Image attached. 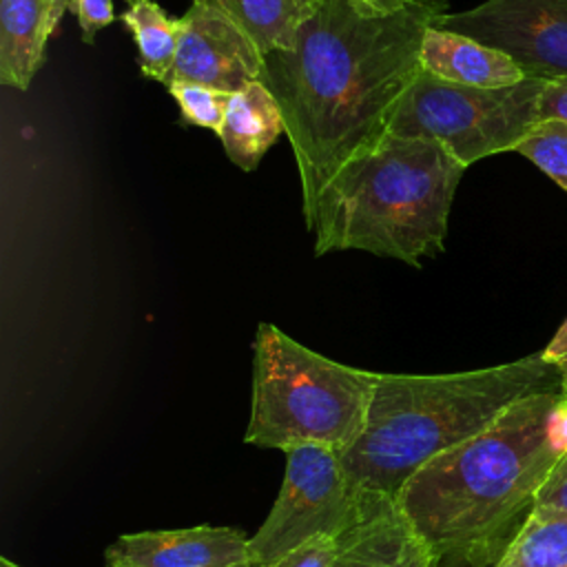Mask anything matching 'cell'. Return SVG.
<instances>
[{
  "label": "cell",
  "mask_w": 567,
  "mask_h": 567,
  "mask_svg": "<svg viewBox=\"0 0 567 567\" xmlns=\"http://www.w3.org/2000/svg\"><path fill=\"white\" fill-rule=\"evenodd\" d=\"M244 567H248V565H244Z\"/></svg>",
  "instance_id": "f1b7e54d"
},
{
  "label": "cell",
  "mask_w": 567,
  "mask_h": 567,
  "mask_svg": "<svg viewBox=\"0 0 567 567\" xmlns=\"http://www.w3.org/2000/svg\"><path fill=\"white\" fill-rule=\"evenodd\" d=\"M567 514V454L549 474L547 483L540 487L532 514L527 518H554Z\"/></svg>",
  "instance_id": "ffe728a7"
},
{
  "label": "cell",
  "mask_w": 567,
  "mask_h": 567,
  "mask_svg": "<svg viewBox=\"0 0 567 567\" xmlns=\"http://www.w3.org/2000/svg\"><path fill=\"white\" fill-rule=\"evenodd\" d=\"M377 374L328 359L264 321L252 341L244 441L281 452L323 445L343 454L365 430Z\"/></svg>",
  "instance_id": "5b68a950"
},
{
  "label": "cell",
  "mask_w": 567,
  "mask_h": 567,
  "mask_svg": "<svg viewBox=\"0 0 567 567\" xmlns=\"http://www.w3.org/2000/svg\"><path fill=\"white\" fill-rule=\"evenodd\" d=\"M545 84L523 80L501 89H476L439 80L421 69L392 115L390 133L434 140L470 166L516 151L540 122Z\"/></svg>",
  "instance_id": "8992f818"
},
{
  "label": "cell",
  "mask_w": 567,
  "mask_h": 567,
  "mask_svg": "<svg viewBox=\"0 0 567 567\" xmlns=\"http://www.w3.org/2000/svg\"><path fill=\"white\" fill-rule=\"evenodd\" d=\"M408 2L410 0H357V4L370 13H394L401 7H405Z\"/></svg>",
  "instance_id": "d4e9b609"
},
{
  "label": "cell",
  "mask_w": 567,
  "mask_h": 567,
  "mask_svg": "<svg viewBox=\"0 0 567 567\" xmlns=\"http://www.w3.org/2000/svg\"><path fill=\"white\" fill-rule=\"evenodd\" d=\"M106 567H244L248 538L235 527L197 525L122 534L104 551Z\"/></svg>",
  "instance_id": "30bf717a"
},
{
  "label": "cell",
  "mask_w": 567,
  "mask_h": 567,
  "mask_svg": "<svg viewBox=\"0 0 567 567\" xmlns=\"http://www.w3.org/2000/svg\"><path fill=\"white\" fill-rule=\"evenodd\" d=\"M281 133H286L281 106L261 80L230 93L217 135L235 166L255 171Z\"/></svg>",
  "instance_id": "5bb4252c"
},
{
  "label": "cell",
  "mask_w": 567,
  "mask_h": 567,
  "mask_svg": "<svg viewBox=\"0 0 567 567\" xmlns=\"http://www.w3.org/2000/svg\"><path fill=\"white\" fill-rule=\"evenodd\" d=\"M168 93L177 102L184 124L208 128L215 133L221 128L230 93H221L210 86L193 84V82L171 84Z\"/></svg>",
  "instance_id": "d6986e66"
},
{
  "label": "cell",
  "mask_w": 567,
  "mask_h": 567,
  "mask_svg": "<svg viewBox=\"0 0 567 567\" xmlns=\"http://www.w3.org/2000/svg\"><path fill=\"white\" fill-rule=\"evenodd\" d=\"M516 153L527 157L563 190H567V122H538L516 146Z\"/></svg>",
  "instance_id": "ac0fdd59"
},
{
  "label": "cell",
  "mask_w": 567,
  "mask_h": 567,
  "mask_svg": "<svg viewBox=\"0 0 567 567\" xmlns=\"http://www.w3.org/2000/svg\"><path fill=\"white\" fill-rule=\"evenodd\" d=\"M543 357H545V361H549L556 368L558 379H560V390L558 392L567 399V319L556 330L551 341L545 346Z\"/></svg>",
  "instance_id": "cb8c5ba5"
},
{
  "label": "cell",
  "mask_w": 567,
  "mask_h": 567,
  "mask_svg": "<svg viewBox=\"0 0 567 567\" xmlns=\"http://www.w3.org/2000/svg\"><path fill=\"white\" fill-rule=\"evenodd\" d=\"M0 567H22V565H18V563H13L11 558L2 556V558H0Z\"/></svg>",
  "instance_id": "484cf974"
},
{
  "label": "cell",
  "mask_w": 567,
  "mask_h": 567,
  "mask_svg": "<svg viewBox=\"0 0 567 567\" xmlns=\"http://www.w3.org/2000/svg\"><path fill=\"white\" fill-rule=\"evenodd\" d=\"M69 11L78 18L82 40L86 44L95 42V33L115 22V11L111 0H71Z\"/></svg>",
  "instance_id": "7402d4cb"
},
{
  "label": "cell",
  "mask_w": 567,
  "mask_h": 567,
  "mask_svg": "<svg viewBox=\"0 0 567 567\" xmlns=\"http://www.w3.org/2000/svg\"><path fill=\"white\" fill-rule=\"evenodd\" d=\"M432 27L507 53L527 80L567 78V0H485L441 13Z\"/></svg>",
  "instance_id": "ba28073f"
},
{
  "label": "cell",
  "mask_w": 567,
  "mask_h": 567,
  "mask_svg": "<svg viewBox=\"0 0 567 567\" xmlns=\"http://www.w3.org/2000/svg\"><path fill=\"white\" fill-rule=\"evenodd\" d=\"M266 53L290 49L321 0H215Z\"/></svg>",
  "instance_id": "9a60e30c"
},
{
  "label": "cell",
  "mask_w": 567,
  "mask_h": 567,
  "mask_svg": "<svg viewBox=\"0 0 567 567\" xmlns=\"http://www.w3.org/2000/svg\"><path fill=\"white\" fill-rule=\"evenodd\" d=\"M494 567H567V514L527 518Z\"/></svg>",
  "instance_id": "e0dca14e"
},
{
  "label": "cell",
  "mask_w": 567,
  "mask_h": 567,
  "mask_svg": "<svg viewBox=\"0 0 567 567\" xmlns=\"http://www.w3.org/2000/svg\"><path fill=\"white\" fill-rule=\"evenodd\" d=\"M445 11V0H410L394 13L321 0L290 49L264 55L261 82L284 113L303 219L328 182L390 133L421 71L423 35Z\"/></svg>",
  "instance_id": "6da1fadb"
},
{
  "label": "cell",
  "mask_w": 567,
  "mask_h": 567,
  "mask_svg": "<svg viewBox=\"0 0 567 567\" xmlns=\"http://www.w3.org/2000/svg\"><path fill=\"white\" fill-rule=\"evenodd\" d=\"M543 120L567 122V78L545 84L540 95V122Z\"/></svg>",
  "instance_id": "603a6c76"
},
{
  "label": "cell",
  "mask_w": 567,
  "mask_h": 567,
  "mask_svg": "<svg viewBox=\"0 0 567 567\" xmlns=\"http://www.w3.org/2000/svg\"><path fill=\"white\" fill-rule=\"evenodd\" d=\"M286 454L279 494L248 538V567H268L319 536H341L365 509L341 463V452L323 445H301Z\"/></svg>",
  "instance_id": "52a82bcc"
},
{
  "label": "cell",
  "mask_w": 567,
  "mask_h": 567,
  "mask_svg": "<svg viewBox=\"0 0 567 567\" xmlns=\"http://www.w3.org/2000/svg\"><path fill=\"white\" fill-rule=\"evenodd\" d=\"M560 390L543 352L465 372H379L368 423L341 454L361 496L394 501L401 485L441 452L489 427L520 399Z\"/></svg>",
  "instance_id": "3957f363"
},
{
  "label": "cell",
  "mask_w": 567,
  "mask_h": 567,
  "mask_svg": "<svg viewBox=\"0 0 567 567\" xmlns=\"http://www.w3.org/2000/svg\"><path fill=\"white\" fill-rule=\"evenodd\" d=\"M179 22L175 60L162 82L166 89L193 82L235 93L261 80L264 51L215 0H190Z\"/></svg>",
  "instance_id": "9c48e42d"
},
{
  "label": "cell",
  "mask_w": 567,
  "mask_h": 567,
  "mask_svg": "<svg viewBox=\"0 0 567 567\" xmlns=\"http://www.w3.org/2000/svg\"><path fill=\"white\" fill-rule=\"evenodd\" d=\"M66 9L49 0H0V82L29 89Z\"/></svg>",
  "instance_id": "4fadbf2b"
},
{
  "label": "cell",
  "mask_w": 567,
  "mask_h": 567,
  "mask_svg": "<svg viewBox=\"0 0 567 567\" xmlns=\"http://www.w3.org/2000/svg\"><path fill=\"white\" fill-rule=\"evenodd\" d=\"M421 69L439 80L476 89H501L527 80L507 53L439 27H430L423 35Z\"/></svg>",
  "instance_id": "7c38bea8"
},
{
  "label": "cell",
  "mask_w": 567,
  "mask_h": 567,
  "mask_svg": "<svg viewBox=\"0 0 567 567\" xmlns=\"http://www.w3.org/2000/svg\"><path fill=\"white\" fill-rule=\"evenodd\" d=\"M567 454V399L538 392L421 465L394 503L439 567H494Z\"/></svg>",
  "instance_id": "7a4b0ae2"
},
{
  "label": "cell",
  "mask_w": 567,
  "mask_h": 567,
  "mask_svg": "<svg viewBox=\"0 0 567 567\" xmlns=\"http://www.w3.org/2000/svg\"><path fill=\"white\" fill-rule=\"evenodd\" d=\"M339 551L337 536H319L292 549L268 567H332Z\"/></svg>",
  "instance_id": "44dd1931"
},
{
  "label": "cell",
  "mask_w": 567,
  "mask_h": 567,
  "mask_svg": "<svg viewBox=\"0 0 567 567\" xmlns=\"http://www.w3.org/2000/svg\"><path fill=\"white\" fill-rule=\"evenodd\" d=\"M120 20L135 40L140 71L148 80L164 82L179 42V18H171L155 0H126Z\"/></svg>",
  "instance_id": "2e32d148"
},
{
  "label": "cell",
  "mask_w": 567,
  "mask_h": 567,
  "mask_svg": "<svg viewBox=\"0 0 567 567\" xmlns=\"http://www.w3.org/2000/svg\"><path fill=\"white\" fill-rule=\"evenodd\" d=\"M365 498L359 520L339 536L332 567H439L394 501Z\"/></svg>",
  "instance_id": "8fae6325"
},
{
  "label": "cell",
  "mask_w": 567,
  "mask_h": 567,
  "mask_svg": "<svg viewBox=\"0 0 567 567\" xmlns=\"http://www.w3.org/2000/svg\"><path fill=\"white\" fill-rule=\"evenodd\" d=\"M350 2H357V0H350Z\"/></svg>",
  "instance_id": "83f0119b"
},
{
  "label": "cell",
  "mask_w": 567,
  "mask_h": 567,
  "mask_svg": "<svg viewBox=\"0 0 567 567\" xmlns=\"http://www.w3.org/2000/svg\"><path fill=\"white\" fill-rule=\"evenodd\" d=\"M49 2H55L58 7H62V9L69 11V2H71V0H49Z\"/></svg>",
  "instance_id": "4316f807"
},
{
  "label": "cell",
  "mask_w": 567,
  "mask_h": 567,
  "mask_svg": "<svg viewBox=\"0 0 567 567\" xmlns=\"http://www.w3.org/2000/svg\"><path fill=\"white\" fill-rule=\"evenodd\" d=\"M465 168L434 140L388 133L317 197L303 219L315 233V255L365 250L410 266L441 255Z\"/></svg>",
  "instance_id": "277c9868"
}]
</instances>
